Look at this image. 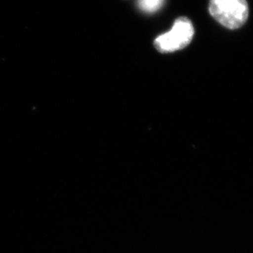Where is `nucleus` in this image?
<instances>
[{
    "label": "nucleus",
    "instance_id": "3",
    "mask_svg": "<svg viewBox=\"0 0 253 253\" xmlns=\"http://www.w3.org/2000/svg\"><path fill=\"white\" fill-rule=\"evenodd\" d=\"M165 0H138V6L144 12H155L161 9Z\"/></svg>",
    "mask_w": 253,
    "mask_h": 253
},
{
    "label": "nucleus",
    "instance_id": "1",
    "mask_svg": "<svg viewBox=\"0 0 253 253\" xmlns=\"http://www.w3.org/2000/svg\"><path fill=\"white\" fill-rule=\"evenodd\" d=\"M209 12L220 24L235 30L247 22L249 5L246 0H210Z\"/></svg>",
    "mask_w": 253,
    "mask_h": 253
},
{
    "label": "nucleus",
    "instance_id": "2",
    "mask_svg": "<svg viewBox=\"0 0 253 253\" xmlns=\"http://www.w3.org/2000/svg\"><path fill=\"white\" fill-rule=\"evenodd\" d=\"M194 35L191 21L185 17L174 21L170 31L161 35L154 41V46L160 53H167L180 50L191 43Z\"/></svg>",
    "mask_w": 253,
    "mask_h": 253
}]
</instances>
